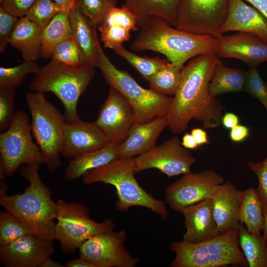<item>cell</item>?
Listing matches in <instances>:
<instances>
[{
	"instance_id": "6da1fadb",
	"label": "cell",
	"mask_w": 267,
	"mask_h": 267,
	"mask_svg": "<svg viewBox=\"0 0 267 267\" xmlns=\"http://www.w3.org/2000/svg\"><path fill=\"white\" fill-rule=\"evenodd\" d=\"M219 60L215 53L203 54L182 68L179 86L167 115L168 127L174 134L183 132L192 119L200 121L205 129L221 125L223 107L209 89Z\"/></svg>"
},
{
	"instance_id": "7a4b0ae2",
	"label": "cell",
	"mask_w": 267,
	"mask_h": 267,
	"mask_svg": "<svg viewBox=\"0 0 267 267\" xmlns=\"http://www.w3.org/2000/svg\"><path fill=\"white\" fill-rule=\"evenodd\" d=\"M218 38L172 28L163 19L154 17L143 26L131 44L137 51L150 50L164 55L167 60L181 69L184 63L201 54L214 53Z\"/></svg>"
},
{
	"instance_id": "3957f363",
	"label": "cell",
	"mask_w": 267,
	"mask_h": 267,
	"mask_svg": "<svg viewBox=\"0 0 267 267\" xmlns=\"http://www.w3.org/2000/svg\"><path fill=\"white\" fill-rule=\"evenodd\" d=\"M42 164L34 163L20 168L23 178L29 183L22 193L0 196V204L42 238L54 240L57 203L52 192L39 175Z\"/></svg>"
},
{
	"instance_id": "277c9868",
	"label": "cell",
	"mask_w": 267,
	"mask_h": 267,
	"mask_svg": "<svg viewBox=\"0 0 267 267\" xmlns=\"http://www.w3.org/2000/svg\"><path fill=\"white\" fill-rule=\"evenodd\" d=\"M94 68L81 65L68 66L51 60L35 74L29 87L35 92H51L62 102L67 122L81 119L78 112V102L94 75Z\"/></svg>"
},
{
	"instance_id": "5b68a950",
	"label": "cell",
	"mask_w": 267,
	"mask_h": 267,
	"mask_svg": "<svg viewBox=\"0 0 267 267\" xmlns=\"http://www.w3.org/2000/svg\"><path fill=\"white\" fill-rule=\"evenodd\" d=\"M134 157L119 158L109 164L88 172L83 177L87 184L103 182L113 185L118 199L116 208L124 211L134 206L146 208L164 220L168 217L166 202L147 193L136 180Z\"/></svg>"
},
{
	"instance_id": "8992f818",
	"label": "cell",
	"mask_w": 267,
	"mask_h": 267,
	"mask_svg": "<svg viewBox=\"0 0 267 267\" xmlns=\"http://www.w3.org/2000/svg\"><path fill=\"white\" fill-rule=\"evenodd\" d=\"M170 249L175 254L172 267H249L239 248L238 229L197 243L174 241Z\"/></svg>"
},
{
	"instance_id": "52a82bcc",
	"label": "cell",
	"mask_w": 267,
	"mask_h": 267,
	"mask_svg": "<svg viewBox=\"0 0 267 267\" xmlns=\"http://www.w3.org/2000/svg\"><path fill=\"white\" fill-rule=\"evenodd\" d=\"M25 102L30 112L32 133L50 172L61 166L60 158L66 120L43 93L28 92Z\"/></svg>"
},
{
	"instance_id": "ba28073f",
	"label": "cell",
	"mask_w": 267,
	"mask_h": 267,
	"mask_svg": "<svg viewBox=\"0 0 267 267\" xmlns=\"http://www.w3.org/2000/svg\"><path fill=\"white\" fill-rule=\"evenodd\" d=\"M106 83L119 91L132 106L135 122L145 123L160 116L167 115L173 98L140 86L126 71L117 68L99 48L97 67Z\"/></svg>"
},
{
	"instance_id": "9c48e42d",
	"label": "cell",
	"mask_w": 267,
	"mask_h": 267,
	"mask_svg": "<svg viewBox=\"0 0 267 267\" xmlns=\"http://www.w3.org/2000/svg\"><path fill=\"white\" fill-rule=\"evenodd\" d=\"M56 203L54 240L59 242L64 254H73L90 237L114 230L115 224L112 221H94L88 208L81 202H67L60 199Z\"/></svg>"
},
{
	"instance_id": "30bf717a",
	"label": "cell",
	"mask_w": 267,
	"mask_h": 267,
	"mask_svg": "<svg viewBox=\"0 0 267 267\" xmlns=\"http://www.w3.org/2000/svg\"><path fill=\"white\" fill-rule=\"evenodd\" d=\"M33 136L27 113L16 111L10 126L0 134V170L5 176H13L23 165L44 164L41 150Z\"/></svg>"
},
{
	"instance_id": "8fae6325",
	"label": "cell",
	"mask_w": 267,
	"mask_h": 267,
	"mask_svg": "<svg viewBox=\"0 0 267 267\" xmlns=\"http://www.w3.org/2000/svg\"><path fill=\"white\" fill-rule=\"evenodd\" d=\"M229 3V0H180L176 28L219 38Z\"/></svg>"
},
{
	"instance_id": "7c38bea8",
	"label": "cell",
	"mask_w": 267,
	"mask_h": 267,
	"mask_svg": "<svg viewBox=\"0 0 267 267\" xmlns=\"http://www.w3.org/2000/svg\"><path fill=\"white\" fill-rule=\"evenodd\" d=\"M127 234L124 230L93 235L79 248L80 257L95 267H134L139 261L124 245Z\"/></svg>"
},
{
	"instance_id": "4fadbf2b",
	"label": "cell",
	"mask_w": 267,
	"mask_h": 267,
	"mask_svg": "<svg viewBox=\"0 0 267 267\" xmlns=\"http://www.w3.org/2000/svg\"><path fill=\"white\" fill-rule=\"evenodd\" d=\"M224 182L223 178L212 170L190 172L166 188V203L173 210L180 212L184 207L212 198Z\"/></svg>"
},
{
	"instance_id": "5bb4252c",
	"label": "cell",
	"mask_w": 267,
	"mask_h": 267,
	"mask_svg": "<svg viewBox=\"0 0 267 267\" xmlns=\"http://www.w3.org/2000/svg\"><path fill=\"white\" fill-rule=\"evenodd\" d=\"M135 172L156 169L169 178L190 172L196 158L175 136L134 158Z\"/></svg>"
},
{
	"instance_id": "9a60e30c",
	"label": "cell",
	"mask_w": 267,
	"mask_h": 267,
	"mask_svg": "<svg viewBox=\"0 0 267 267\" xmlns=\"http://www.w3.org/2000/svg\"><path fill=\"white\" fill-rule=\"evenodd\" d=\"M94 122L110 142L120 144L127 137L135 120L134 110L127 100L110 87L108 96L101 105Z\"/></svg>"
},
{
	"instance_id": "2e32d148",
	"label": "cell",
	"mask_w": 267,
	"mask_h": 267,
	"mask_svg": "<svg viewBox=\"0 0 267 267\" xmlns=\"http://www.w3.org/2000/svg\"><path fill=\"white\" fill-rule=\"evenodd\" d=\"M54 250L53 240L29 234L0 245V260L7 267H39Z\"/></svg>"
},
{
	"instance_id": "e0dca14e",
	"label": "cell",
	"mask_w": 267,
	"mask_h": 267,
	"mask_svg": "<svg viewBox=\"0 0 267 267\" xmlns=\"http://www.w3.org/2000/svg\"><path fill=\"white\" fill-rule=\"evenodd\" d=\"M214 53L219 57L239 59L249 67H258L267 62V43L246 32L218 38Z\"/></svg>"
},
{
	"instance_id": "ac0fdd59",
	"label": "cell",
	"mask_w": 267,
	"mask_h": 267,
	"mask_svg": "<svg viewBox=\"0 0 267 267\" xmlns=\"http://www.w3.org/2000/svg\"><path fill=\"white\" fill-rule=\"evenodd\" d=\"M110 141L94 122H66L61 155L74 159L100 149Z\"/></svg>"
},
{
	"instance_id": "d6986e66",
	"label": "cell",
	"mask_w": 267,
	"mask_h": 267,
	"mask_svg": "<svg viewBox=\"0 0 267 267\" xmlns=\"http://www.w3.org/2000/svg\"><path fill=\"white\" fill-rule=\"evenodd\" d=\"M179 212L184 216L186 228L183 241L197 243L221 234L213 213L212 198L184 207Z\"/></svg>"
},
{
	"instance_id": "ffe728a7",
	"label": "cell",
	"mask_w": 267,
	"mask_h": 267,
	"mask_svg": "<svg viewBox=\"0 0 267 267\" xmlns=\"http://www.w3.org/2000/svg\"><path fill=\"white\" fill-rule=\"evenodd\" d=\"M230 31L251 33L267 43V18L243 0H229L228 12L220 34Z\"/></svg>"
},
{
	"instance_id": "44dd1931",
	"label": "cell",
	"mask_w": 267,
	"mask_h": 267,
	"mask_svg": "<svg viewBox=\"0 0 267 267\" xmlns=\"http://www.w3.org/2000/svg\"><path fill=\"white\" fill-rule=\"evenodd\" d=\"M167 127V115L145 123L134 122L126 138L119 145V159L134 157L150 150L156 145L159 135Z\"/></svg>"
},
{
	"instance_id": "7402d4cb",
	"label": "cell",
	"mask_w": 267,
	"mask_h": 267,
	"mask_svg": "<svg viewBox=\"0 0 267 267\" xmlns=\"http://www.w3.org/2000/svg\"><path fill=\"white\" fill-rule=\"evenodd\" d=\"M243 191L230 181L219 186L212 197L214 217L220 233L238 229Z\"/></svg>"
},
{
	"instance_id": "603a6c76",
	"label": "cell",
	"mask_w": 267,
	"mask_h": 267,
	"mask_svg": "<svg viewBox=\"0 0 267 267\" xmlns=\"http://www.w3.org/2000/svg\"><path fill=\"white\" fill-rule=\"evenodd\" d=\"M69 20L73 36L80 48L81 65L93 68L97 67L101 45L96 27L75 7L71 9Z\"/></svg>"
},
{
	"instance_id": "cb8c5ba5",
	"label": "cell",
	"mask_w": 267,
	"mask_h": 267,
	"mask_svg": "<svg viewBox=\"0 0 267 267\" xmlns=\"http://www.w3.org/2000/svg\"><path fill=\"white\" fill-rule=\"evenodd\" d=\"M123 5L135 17L137 25L143 26L157 17L176 27L180 0H125Z\"/></svg>"
},
{
	"instance_id": "d4e9b609",
	"label": "cell",
	"mask_w": 267,
	"mask_h": 267,
	"mask_svg": "<svg viewBox=\"0 0 267 267\" xmlns=\"http://www.w3.org/2000/svg\"><path fill=\"white\" fill-rule=\"evenodd\" d=\"M119 143L110 142L103 147L72 159L65 172L66 179L70 181L83 177L92 170L105 166L119 159Z\"/></svg>"
},
{
	"instance_id": "484cf974",
	"label": "cell",
	"mask_w": 267,
	"mask_h": 267,
	"mask_svg": "<svg viewBox=\"0 0 267 267\" xmlns=\"http://www.w3.org/2000/svg\"><path fill=\"white\" fill-rule=\"evenodd\" d=\"M42 31L27 17L19 18L9 44L20 51L24 61L41 57Z\"/></svg>"
},
{
	"instance_id": "4316f807",
	"label": "cell",
	"mask_w": 267,
	"mask_h": 267,
	"mask_svg": "<svg viewBox=\"0 0 267 267\" xmlns=\"http://www.w3.org/2000/svg\"><path fill=\"white\" fill-rule=\"evenodd\" d=\"M245 79L246 72L238 68H228L219 59L209 83L210 94L216 97L223 93L243 91Z\"/></svg>"
},
{
	"instance_id": "83f0119b",
	"label": "cell",
	"mask_w": 267,
	"mask_h": 267,
	"mask_svg": "<svg viewBox=\"0 0 267 267\" xmlns=\"http://www.w3.org/2000/svg\"><path fill=\"white\" fill-rule=\"evenodd\" d=\"M71 9L59 12L43 30L41 57L50 58L54 47L62 40L73 37L69 20Z\"/></svg>"
},
{
	"instance_id": "f1b7e54d",
	"label": "cell",
	"mask_w": 267,
	"mask_h": 267,
	"mask_svg": "<svg viewBox=\"0 0 267 267\" xmlns=\"http://www.w3.org/2000/svg\"><path fill=\"white\" fill-rule=\"evenodd\" d=\"M263 209L257 189L250 187L243 191L240 221L250 233L261 235L263 228Z\"/></svg>"
},
{
	"instance_id": "f546056e",
	"label": "cell",
	"mask_w": 267,
	"mask_h": 267,
	"mask_svg": "<svg viewBox=\"0 0 267 267\" xmlns=\"http://www.w3.org/2000/svg\"><path fill=\"white\" fill-rule=\"evenodd\" d=\"M239 244L249 267H267V248L263 236L249 232L243 223L238 227Z\"/></svg>"
},
{
	"instance_id": "4dcf8cb0",
	"label": "cell",
	"mask_w": 267,
	"mask_h": 267,
	"mask_svg": "<svg viewBox=\"0 0 267 267\" xmlns=\"http://www.w3.org/2000/svg\"><path fill=\"white\" fill-rule=\"evenodd\" d=\"M114 50L132 65L148 82L169 62L168 60L158 57L150 58L139 56L128 50L122 45L117 46Z\"/></svg>"
},
{
	"instance_id": "1f68e13d",
	"label": "cell",
	"mask_w": 267,
	"mask_h": 267,
	"mask_svg": "<svg viewBox=\"0 0 267 267\" xmlns=\"http://www.w3.org/2000/svg\"><path fill=\"white\" fill-rule=\"evenodd\" d=\"M181 69L169 62L151 78L148 81L150 89L166 95H175L179 86Z\"/></svg>"
},
{
	"instance_id": "d6a6232c",
	"label": "cell",
	"mask_w": 267,
	"mask_h": 267,
	"mask_svg": "<svg viewBox=\"0 0 267 267\" xmlns=\"http://www.w3.org/2000/svg\"><path fill=\"white\" fill-rule=\"evenodd\" d=\"M29 234H36L32 228L21 222L6 210L0 212V245H6Z\"/></svg>"
},
{
	"instance_id": "836d02e7",
	"label": "cell",
	"mask_w": 267,
	"mask_h": 267,
	"mask_svg": "<svg viewBox=\"0 0 267 267\" xmlns=\"http://www.w3.org/2000/svg\"><path fill=\"white\" fill-rule=\"evenodd\" d=\"M36 61H24L13 67H0V89H14L20 85L26 76L34 74L40 68Z\"/></svg>"
},
{
	"instance_id": "e575fe53",
	"label": "cell",
	"mask_w": 267,
	"mask_h": 267,
	"mask_svg": "<svg viewBox=\"0 0 267 267\" xmlns=\"http://www.w3.org/2000/svg\"><path fill=\"white\" fill-rule=\"evenodd\" d=\"M118 0H77L75 7L97 28L105 20L109 10Z\"/></svg>"
},
{
	"instance_id": "d590c367",
	"label": "cell",
	"mask_w": 267,
	"mask_h": 267,
	"mask_svg": "<svg viewBox=\"0 0 267 267\" xmlns=\"http://www.w3.org/2000/svg\"><path fill=\"white\" fill-rule=\"evenodd\" d=\"M63 9H64L52 0H36L25 16L43 30Z\"/></svg>"
},
{
	"instance_id": "8d00e7d4",
	"label": "cell",
	"mask_w": 267,
	"mask_h": 267,
	"mask_svg": "<svg viewBox=\"0 0 267 267\" xmlns=\"http://www.w3.org/2000/svg\"><path fill=\"white\" fill-rule=\"evenodd\" d=\"M50 58L72 67L81 65L80 50L74 37L66 38L57 44L52 50Z\"/></svg>"
},
{
	"instance_id": "74e56055",
	"label": "cell",
	"mask_w": 267,
	"mask_h": 267,
	"mask_svg": "<svg viewBox=\"0 0 267 267\" xmlns=\"http://www.w3.org/2000/svg\"><path fill=\"white\" fill-rule=\"evenodd\" d=\"M243 91L258 99L267 112V83L260 75L257 67H249L246 72Z\"/></svg>"
},
{
	"instance_id": "f35d334b",
	"label": "cell",
	"mask_w": 267,
	"mask_h": 267,
	"mask_svg": "<svg viewBox=\"0 0 267 267\" xmlns=\"http://www.w3.org/2000/svg\"><path fill=\"white\" fill-rule=\"evenodd\" d=\"M97 28L100 32L101 41L107 48L114 49L131 37V31L119 26L102 23Z\"/></svg>"
},
{
	"instance_id": "ab89813d",
	"label": "cell",
	"mask_w": 267,
	"mask_h": 267,
	"mask_svg": "<svg viewBox=\"0 0 267 267\" xmlns=\"http://www.w3.org/2000/svg\"><path fill=\"white\" fill-rule=\"evenodd\" d=\"M14 89H0V131L3 132L10 126L15 112Z\"/></svg>"
},
{
	"instance_id": "60d3db41",
	"label": "cell",
	"mask_w": 267,
	"mask_h": 267,
	"mask_svg": "<svg viewBox=\"0 0 267 267\" xmlns=\"http://www.w3.org/2000/svg\"><path fill=\"white\" fill-rule=\"evenodd\" d=\"M103 23L119 26L130 31H136L138 30L135 16L124 5L121 8L116 6L112 7Z\"/></svg>"
},
{
	"instance_id": "b9f144b4",
	"label": "cell",
	"mask_w": 267,
	"mask_h": 267,
	"mask_svg": "<svg viewBox=\"0 0 267 267\" xmlns=\"http://www.w3.org/2000/svg\"><path fill=\"white\" fill-rule=\"evenodd\" d=\"M19 18L0 6V52L3 53L9 44L12 34Z\"/></svg>"
},
{
	"instance_id": "7bdbcfd3",
	"label": "cell",
	"mask_w": 267,
	"mask_h": 267,
	"mask_svg": "<svg viewBox=\"0 0 267 267\" xmlns=\"http://www.w3.org/2000/svg\"><path fill=\"white\" fill-rule=\"evenodd\" d=\"M248 165L257 177L259 184L257 191L263 207H267V156L262 161H249Z\"/></svg>"
},
{
	"instance_id": "ee69618b",
	"label": "cell",
	"mask_w": 267,
	"mask_h": 267,
	"mask_svg": "<svg viewBox=\"0 0 267 267\" xmlns=\"http://www.w3.org/2000/svg\"><path fill=\"white\" fill-rule=\"evenodd\" d=\"M36 0H0V6L10 13L21 18L25 16Z\"/></svg>"
},
{
	"instance_id": "f6af8a7d",
	"label": "cell",
	"mask_w": 267,
	"mask_h": 267,
	"mask_svg": "<svg viewBox=\"0 0 267 267\" xmlns=\"http://www.w3.org/2000/svg\"><path fill=\"white\" fill-rule=\"evenodd\" d=\"M251 129L246 126L238 125L230 130L229 137L234 142H241L250 135Z\"/></svg>"
},
{
	"instance_id": "bcb514c9",
	"label": "cell",
	"mask_w": 267,
	"mask_h": 267,
	"mask_svg": "<svg viewBox=\"0 0 267 267\" xmlns=\"http://www.w3.org/2000/svg\"><path fill=\"white\" fill-rule=\"evenodd\" d=\"M239 119L237 115L233 113L226 112L222 117V123L223 127L227 130H231L238 125Z\"/></svg>"
},
{
	"instance_id": "7dc6e473",
	"label": "cell",
	"mask_w": 267,
	"mask_h": 267,
	"mask_svg": "<svg viewBox=\"0 0 267 267\" xmlns=\"http://www.w3.org/2000/svg\"><path fill=\"white\" fill-rule=\"evenodd\" d=\"M191 134L198 146L209 143L207 133L203 129L200 128L193 129L191 130Z\"/></svg>"
},
{
	"instance_id": "c3c4849f",
	"label": "cell",
	"mask_w": 267,
	"mask_h": 267,
	"mask_svg": "<svg viewBox=\"0 0 267 267\" xmlns=\"http://www.w3.org/2000/svg\"><path fill=\"white\" fill-rule=\"evenodd\" d=\"M181 144L185 148L189 149H195L198 146L192 134L189 133L184 134Z\"/></svg>"
},
{
	"instance_id": "681fc988",
	"label": "cell",
	"mask_w": 267,
	"mask_h": 267,
	"mask_svg": "<svg viewBox=\"0 0 267 267\" xmlns=\"http://www.w3.org/2000/svg\"><path fill=\"white\" fill-rule=\"evenodd\" d=\"M66 266L68 267H95L93 264L81 257L68 261Z\"/></svg>"
},
{
	"instance_id": "f907efd6",
	"label": "cell",
	"mask_w": 267,
	"mask_h": 267,
	"mask_svg": "<svg viewBox=\"0 0 267 267\" xmlns=\"http://www.w3.org/2000/svg\"><path fill=\"white\" fill-rule=\"evenodd\" d=\"M251 4L267 18V0H243Z\"/></svg>"
},
{
	"instance_id": "816d5d0a",
	"label": "cell",
	"mask_w": 267,
	"mask_h": 267,
	"mask_svg": "<svg viewBox=\"0 0 267 267\" xmlns=\"http://www.w3.org/2000/svg\"><path fill=\"white\" fill-rule=\"evenodd\" d=\"M63 9H72L75 7L77 0H52Z\"/></svg>"
},
{
	"instance_id": "f5cc1de1",
	"label": "cell",
	"mask_w": 267,
	"mask_h": 267,
	"mask_svg": "<svg viewBox=\"0 0 267 267\" xmlns=\"http://www.w3.org/2000/svg\"><path fill=\"white\" fill-rule=\"evenodd\" d=\"M263 238L265 245L267 248V207H263Z\"/></svg>"
},
{
	"instance_id": "db71d44e",
	"label": "cell",
	"mask_w": 267,
	"mask_h": 267,
	"mask_svg": "<svg viewBox=\"0 0 267 267\" xmlns=\"http://www.w3.org/2000/svg\"><path fill=\"white\" fill-rule=\"evenodd\" d=\"M66 266L63 265L60 263L52 260L50 258L44 260L40 266L39 267H66Z\"/></svg>"
},
{
	"instance_id": "11a10c76",
	"label": "cell",
	"mask_w": 267,
	"mask_h": 267,
	"mask_svg": "<svg viewBox=\"0 0 267 267\" xmlns=\"http://www.w3.org/2000/svg\"><path fill=\"white\" fill-rule=\"evenodd\" d=\"M6 183L3 180V179L0 180V196L2 195L5 194L6 191L7 190Z\"/></svg>"
}]
</instances>
